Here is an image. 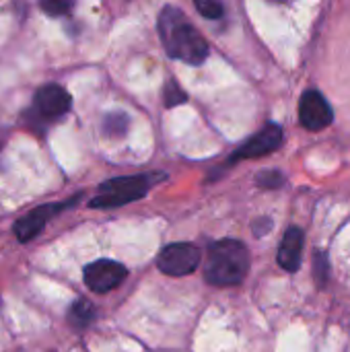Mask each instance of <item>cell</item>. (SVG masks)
<instances>
[{
  "mask_svg": "<svg viewBox=\"0 0 350 352\" xmlns=\"http://www.w3.org/2000/svg\"><path fill=\"white\" fill-rule=\"evenodd\" d=\"M80 196H74L70 202H52V204H41L33 210H29L25 217H21L14 225H12V231H14V237L21 241V243H27L31 241L35 235L41 233V229L50 223V219H54L58 212L70 208L72 204L78 202Z\"/></svg>",
  "mask_w": 350,
  "mask_h": 352,
  "instance_id": "obj_6",
  "label": "cell"
},
{
  "mask_svg": "<svg viewBox=\"0 0 350 352\" xmlns=\"http://www.w3.org/2000/svg\"><path fill=\"white\" fill-rule=\"evenodd\" d=\"M130 126V118L124 111H109L101 122V132L107 138H124Z\"/></svg>",
  "mask_w": 350,
  "mask_h": 352,
  "instance_id": "obj_11",
  "label": "cell"
},
{
  "mask_svg": "<svg viewBox=\"0 0 350 352\" xmlns=\"http://www.w3.org/2000/svg\"><path fill=\"white\" fill-rule=\"evenodd\" d=\"M95 307H93V303L91 301H87V299H78V301H74L72 303V307H70V314H68V320H70V324L74 326V328H87L93 320H95Z\"/></svg>",
  "mask_w": 350,
  "mask_h": 352,
  "instance_id": "obj_12",
  "label": "cell"
},
{
  "mask_svg": "<svg viewBox=\"0 0 350 352\" xmlns=\"http://www.w3.org/2000/svg\"><path fill=\"white\" fill-rule=\"evenodd\" d=\"M332 120H334V113H332V107L326 101V97L316 89L305 91L301 101H299L301 126L307 128L309 132H318V130L328 128L332 124Z\"/></svg>",
  "mask_w": 350,
  "mask_h": 352,
  "instance_id": "obj_9",
  "label": "cell"
},
{
  "mask_svg": "<svg viewBox=\"0 0 350 352\" xmlns=\"http://www.w3.org/2000/svg\"><path fill=\"white\" fill-rule=\"evenodd\" d=\"M72 105V97L70 93L56 85V82H50V85H43L35 91V97H33V113H35V120L37 122H43V124H50V122H56L60 120Z\"/></svg>",
  "mask_w": 350,
  "mask_h": 352,
  "instance_id": "obj_4",
  "label": "cell"
},
{
  "mask_svg": "<svg viewBox=\"0 0 350 352\" xmlns=\"http://www.w3.org/2000/svg\"><path fill=\"white\" fill-rule=\"evenodd\" d=\"M250 272V252L237 239H221L208 248L204 278L210 285H239Z\"/></svg>",
  "mask_w": 350,
  "mask_h": 352,
  "instance_id": "obj_2",
  "label": "cell"
},
{
  "mask_svg": "<svg viewBox=\"0 0 350 352\" xmlns=\"http://www.w3.org/2000/svg\"><path fill=\"white\" fill-rule=\"evenodd\" d=\"M165 173H140V175H124L107 179L99 186L97 196L89 202L91 208H118L130 202H136L146 196V192L163 182Z\"/></svg>",
  "mask_w": 350,
  "mask_h": 352,
  "instance_id": "obj_3",
  "label": "cell"
},
{
  "mask_svg": "<svg viewBox=\"0 0 350 352\" xmlns=\"http://www.w3.org/2000/svg\"><path fill=\"white\" fill-rule=\"evenodd\" d=\"M163 97H165V107H175V105H182L188 101V95L186 91L171 78L169 82H165V91H163Z\"/></svg>",
  "mask_w": 350,
  "mask_h": 352,
  "instance_id": "obj_13",
  "label": "cell"
},
{
  "mask_svg": "<svg viewBox=\"0 0 350 352\" xmlns=\"http://www.w3.org/2000/svg\"><path fill=\"white\" fill-rule=\"evenodd\" d=\"M196 8L204 19H210V21L221 19L225 12V6L217 0H196Z\"/></svg>",
  "mask_w": 350,
  "mask_h": 352,
  "instance_id": "obj_15",
  "label": "cell"
},
{
  "mask_svg": "<svg viewBox=\"0 0 350 352\" xmlns=\"http://www.w3.org/2000/svg\"><path fill=\"white\" fill-rule=\"evenodd\" d=\"M157 266L167 276H188L200 266V250L194 243H169L161 250Z\"/></svg>",
  "mask_w": 350,
  "mask_h": 352,
  "instance_id": "obj_5",
  "label": "cell"
},
{
  "mask_svg": "<svg viewBox=\"0 0 350 352\" xmlns=\"http://www.w3.org/2000/svg\"><path fill=\"white\" fill-rule=\"evenodd\" d=\"M283 144V128L274 122L266 124L258 134H254L248 142H243L227 161V165H235L243 159H258L264 155L274 153Z\"/></svg>",
  "mask_w": 350,
  "mask_h": 352,
  "instance_id": "obj_8",
  "label": "cell"
},
{
  "mask_svg": "<svg viewBox=\"0 0 350 352\" xmlns=\"http://www.w3.org/2000/svg\"><path fill=\"white\" fill-rule=\"evenodd\" d=\"M303 243L305 235L299 227H289L281 248H278V264L287 272H297L301 266V256H303Z\"/></svg>",
  "mask_w": 350,
  "mask_h": 352,
  "instance_id": "obj_10",
  "label": "cell"
},
{
  "mask_svg": "<svg viewBox=\"0 0 350 352\" xmlns=\"http://www.w3.org/2000/svg\"><path fill=\"white\" fill-rule=\"evenodd\" d=\"M159 37L169 58L200 66L208 58V43L177 6H163L159 14Z\"/></svg>",
  "mask_w": 350,
  "mask_h": 352,
  "instance_id": "obj_1",
  "label": "cell"
},
{
  "mask_svg": "<svg viewBox=\"0 0 350 352\" xmlns=\"http://www.w3.org/2000/svg\"><path fill=\"white\" fill-rule=\"evenodd\" d=\"M270 227H272V221L270 219H258L256 223H254V235L256 237H262V235H266L268 231H270Z\"/></svg>",
  "mask_w": 350,
  "mask_h": 352,
  "instance_id": "obj_18",
  "label": "cell"
},
{
  "mask_svg": "<svg viewBox=\"0 0 350 352\" xmlns=\"http://www.w3.org/2000/svg\"><path fill=\"white\" fill-rule=\"evenodd\" d=\"M128 276V270L124 264L116 260H95L85 266L83 270V280L93 293H109L116 287L122 285V280Z\"/></svg>",
  "mask_w": 350,
  "mask_h": 352,
  "instance_id": "obj_7",
  "label": "cell"
},
{
  "mask_svg": "<svg viewBox=\"0 0 350 352\" xmlns=\"http://www.w3.org/2000/svg\"><path fill=\"white\" fill-rule=\"evenodd\" d=\"M39 6H41V10H45L52 16H62V14L70 12L74 4L72 2H62V0H43Z\"/></svg>",
  "mask_w": 350,
  "mask_h": 352,
  "instance_id": "obj_16",
  "label": "cell"
},
{
  "mask_svg": "<svg viewBox=\"0 0 350 352\" xmlns=\"http://www.w3.org/2000/svg\"><path fill=\"white\" fill-rule=\"evenodd\" d=\"M314 270H316V280H318V285H320V287L326 285V280H328V270H330L326 254L316 252V256H314Z\"/></svg>",
  "mask_w": 350,
  "mask_h": 352,
  "instance_id": "obj_17",
  "label": "cell"
},
{
  "mask_svg": "<svg viewBox=\"0 0 350 352\" xmlns=\"http://www.w3.org/2000/svg\"><path fill=\"white\" fill-rule=\"evenodd\" d=\"M256 184L260 188H266V190H276L281 186H285V175L281 171H274V169H268V171H260L256 175Z\"/></svg>",
  "mask_w": 350,
  "mask_h": 352,
  "instance_id": "obj_14",
  "label": "cell"
}]
</instances>
